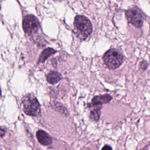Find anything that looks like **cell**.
<instances>
[{
  "label": "cell",
  "mask_w": 150,
  "mask_h": 150,
  "mask_svg": "<svg viewBox=\"0 0 150 150\" xmlns=\"http://www.w3.org/2000/svg\"><path fill=\"white\" fill-rule=\"evenodd\" d=\"M101 150H112V148L108 145H105L102 148Z\"/></svg>",
  "instance_id": "8fae6325"
},
{
  "label": "cell",
  "mask_w": 150,
  "mask_h": 150,
  "mask_svg": "<svg viewBox=\"0 0 150 150\" xmlns=\"http://www.w3.org/2000/svg\"><path fill=\"white\" fill-rule=\"evenodd\" d=\"M54 1H61L62 0H54Z\"/></svg>",
  "instance_id": "4fadbf2b"
},
{
  "label": "cell",
  "mask_w": 150,
  "mask_h": 150,
  "mask_svg": "<svg viewBox=\"0 0 150 150\" xmlns=\"http://www.w3.org/2000/svg\"><path fill=\"white\" fill-rule=\"evenodd\" d=\"M36 135L39 143L43 145H48L52 142V138L43 130H38Z\"/></svg>",
  "instance_id": "8992f818"
},
{
  "label": "cell",
  "mask_w": 150,
  "mask_h": 150,
  "mask_svg": "<svg viewBox=\"0 0 150 150\" xmlns=\"http://www.w3.org/2000/svg\"><path fill=\"white\" fill-rule=\"evenodd\" d=\"M62 75L56 71H50L46 75V80L47 81L49 84H54L58 83L62 79Z\"/></svg>",
  "instance_id": "ba28073f"
},
{
  "label": "cell",
  "mask_w": 150,
  "mask_h": 150,
  "mask_svg": "<svg viewBox=\"0 0 150 150\" xmlns=\"http://www.w3.org/2000/svg\"><path fill=\"white\" fill-rule=\"evenodd\" d=\"M23 110L28 115L36 116L40 111V104L37 98L32 94H27L22 99Z\"/></svg>",
  "instance_id": "3957f363"
},
{
  "label": "cell",
  "mask_w": 150,
  "mask_h": 150,
  "mask_svg": "<svg viewBox=\"0 0 150 150\" xmlns=\"http://www.w3.org/2000/svg\"><path fill=\"white\" fill-rule=\"evenodd\" d=\"M100 115V108H96V109H94L93 110H92L90 112V117L91 120L97 121L99 120Z\"/></svg>",
  "instance_id": "30bf717a"
},
{
  "label": "cell",
  "mask_w": 150,
  "mask_h": 150,
  "mask_svg": "<svg viewBox=\"0 0 150 150\" xmlns=\"http://www.w3.org/2000/svg\"><path fill=\"white\" fill-rule=\"evenodd\" d=\"M112 97L110 95L105 94L104 95H99L94 96L91 100V104L93 106L100 105L103 104H106L111 101Z\"/></svg>",
  "instance_id": "52a82bcc"
},
{
  "label": "cell",
  "mask_w": 150,
  "mask_h": 150,
  "mask_svg": "<svg viewBox=\"0 0 150 150\" xmlns=\"http://www.w3.org/2000/svg\"><path fill=\"white\" fill-rule=\"evenodd\" d=\"M128 22L137 28H140L143 25L145 19L144 13L137 6L128 9L125 12Z\"/></svg>",
  "instance_id": "277c9868"
},
{
  "label": "cell",
  "mask_w": 150,
  "mask_h": 150,
  "mask_svg": "<svg viewBox=\"0 0 150 150\" xmlns=\"http://www.w3.org/2000/svg\"><path fill=\"white\" fill-rule=\"evenodd\" d=\"M103 60L105 64L108 69H115L122 63L124 56L118 50L111 49L104 54Z\"/></svg>",
  "instance_id": "7a4b0ae2"
},
{
  "label": "cell",
  "mask_w": 150,
  "mask_h": 150,
  "mask_svg": "<svg viewBox=\"0 0 150 150\" xmlns=\"http://www.w3.org/2000/svg\"><path fill=\"white\" fill-rule=\"evenodd\" d=\"M56 52V50H54L52 48L50 47H48L47 49H44L42 53H40L39 57V60H38V63H43L45 62V61L49 57H50L51 55L53 54L54 53H55Z\"/></svg>",
  "instance_id": "9c48e42d"
},
{
  "label": "cell",
  "mask_w": 150,
  "mask_h": 150,
  "mask_svg": "<svg viewBox=\"0 0 150 150\" xmlns=\"http://www.w3.org/2000/svg\"><path fill=\"white\" fill-rule=\"evenodd\" d=\"M74 32L76 36L80 39H87L91 33L93 27L90 20L86 16L77 15L74 21Z\"/></svg>",
  "instance_id": "6da1fadb"
},
{
  "label": "cell",
  "mask_w": 150,
  "mask_h": 150,
  "mask_svg": "<svg viewBox=\"0 0 150 150\" xmlns=\"http://www.w3.org/2000/svg\"><path fill=\"white\" fill-rule=\"evenodd\" d=\"M140 65H141V68L144 69H145L146 68V67H147V66H144V65H147V63H146V62H141V63Z\"/></svg>",
  "instance_id": "7c38bea8"
},
{
  "label": "cell",
  "mask_w": 150,
  "mask_h": 150,
  "mask_svg": "<svg viewBox=\"0 0 150 150\" xmlns=\"http://www.w3.org/2000/svg\"><path fill=\"white\" fill-rule=\"evenodd\" d=\"M22 25L25 32L28 35L36 33L40 29L38 19L32 15H28L23 18Z\"/></svg>",
  "instance_id": "5b68a950"
}]
</instances>
